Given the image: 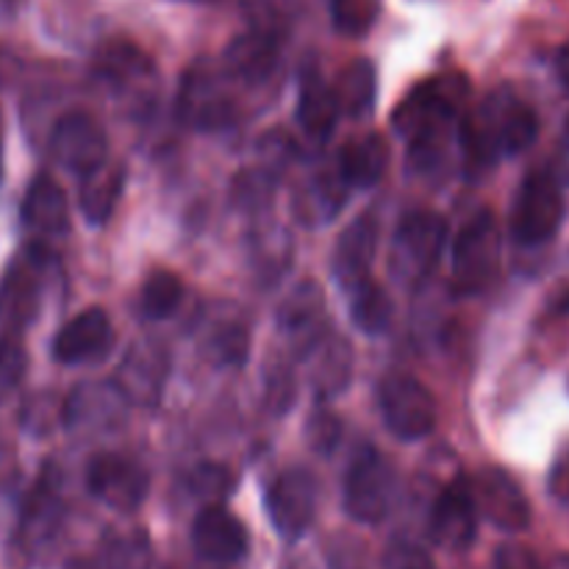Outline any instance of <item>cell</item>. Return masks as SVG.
Segmentation results:
<instances>
[{
    "instance_id": "cell-1",
    "label": "cell",
    "mask_w": 569,
    "mask_h": 569,
    "mask_svg": "<svg viewBox=\"0 0 569 569\" xmlns=\"http://www.w3.org/2000/svg\"><path fill=\"white\" fill-rule=\"evenodd\" d=\"M470 81L459 72L422 81L395 109L392 126L409 142L411 161L433 167L445 153L448 137L465 117Z\"/></svg>"
},
{
    "instance_id": "cell-2",
    "label": "cell",
    "mask_w": 569,
    "mask_h": 569,
    "mask_svg": "<svg viewBox=\"0 0 569 569\" xmlns=\"http://www.w3.org/2000/svg\"><path fill=\"white\" fill-rule=\"evenodd\" d=\"M459 133L467 161L492 167L503 156H517L537 142L539 117L511 89H495L481 106L465 111Z\"/></svg>"
},
{
    "instance_id": "cell-3",
    "label": "cell",
    "mask_w": 569,
    "mask_h": 569,
    "mask_svg": "<svg viewBox=\"0 0 569 569\" xmlns=\"http://www.w3.org/2000/svg\"><path fill=\"white\" fill-rule=\"evenodd\" d=\"M445 239H448V226L437 211L417 209L403 214L395 228L392 250H389V276L395 278V283L406 289L422 287L439 264Z\"/></svg>"
},
{
    "instance_id": "cell-4",
    "label": "cell",
    "mask_w": 569,
    "mask_h": 569,
    "mask_svg": "<svg viewBox=\"0 0 569 569\" xmlns=\"http://www.w3.org/2000/svg\"><path fill=\"white\" fill-rule=\"evenodd\" d=\"M178 117L194 131H226L237 122L231 78L211 61H194L178 89Z\"/></svg>"
},
{
    "instance_id": "cell-5",
    "label": "cell",
    "mask_w": 569,
    "mask_h": 569,
    "mask_svg": "<svg viewBox=\"0 0 569 569\" xmlns=\"http://www.w3.org/2000/svg\"><path fill=\"white\" fill-rule=\"evenodd\" d=\"M561 222H565L561 183L550 170H531L517 189L511 206V237L522 248H537L559 233Z\"/></svg>"
},
{
    "instance_id": "cell-6",
    "label": "cell",
    "mask_w": 569,
    "mask_h": 569,
    "mask_svg": "<svg viewBox=\"0 0 569 569\" xmlns=\"http://www.w3.org/2000/svg\"><path fill=\"white\" fill-rule=\"evenodd\" d=\"M500 237L498 217L492 211H478L461 228L453 242V281L465 295H478L492 287L500 272Z\"/></svg>"
},
{
    "instance_id": "cell-7",
    "label": "cell",
    "mask_w": 569,
    "mask_h": 569,
    "mask_svg": "<svg viewBox=\"0 0 569 569\" xmlns=\"http://www.w3.org/2000/svg\"><path fill=\"white\" fill-rule=\"evenodd\" d=\"M395 500V470L378 450L367 448L345 476V511L359 522H381Z\"/></svg>"
},
{
    "instance_id": "cell-8",
    "label": "cell",
    "mask_w": 569,
    "mask_h": 569,
    "mask_svg": "<svg viewBox=\"0 0 569 569\" xmlns=\"http://www.w3.org/2000/svg\"><path fill=\"white\" fill-rule=\"evenodd\" d=\"M378 400H381L383 420L395 437L415 442L437 428V400L431 389L422 387L417 378L400 376V372L387 376L378 387Z\"/></svg>"
},
{
    "instance_id": "cell-9",
    "label": "cell",
    "mask_w": 569,
    "mask_h": 569,
    "mask_svg": "<svg viewBox=\"0 0 569 569\" xmlns=\"http://www.w3.org/2000/svg\"><path fill=\"white\" fill-rule=\"evenodd\" d=\"M470 492L478 515L487 517L495 528L520 533L531 526V503L520 483L500 467H483L470 478Z\"/></svg>"
},
{
    "instance_id": "cell-10",
    "label": "cell",
    "mask_w": 569,
    "mask_h": 569,
    "mask_svg": "<svg viewBox=\"0 0 569 569\" xmlns=\"http://www.w3.org/2000/svg\"><path fill=\"white\" fill-rule=\"evenodd\" d=\"M50 153L67 170L89 176L109 159V139L103 126L83 111H70L50 133Z\"/></svg>"
},
{
    "instance_id": "cell-11",
    "label": "cell",
    "mask_w": 569,
    "mask_h": 569,
    "mask_svg": "<svg viewBox=\"0 0 569 569\" xmlns=\"http://www.w3.org/2000/svg\"><path fill=\"white\" fill-rule=\"evenodd\" d=\"M87 487L100 503L117 511H133L144 503L150 489L142 465L120 453H98L87 467Z\"/></svg>"
},
{
    "instance_id": "cell-12",
    "label": "cell",
    "mask_w": 569,
    "mask_h": 569,
    "mask_svg": "<svg viewBox=\"0 0 569 569\" xmlns=\"http://www.w3.org/2000/svg\"><path fill=\"white\" fill-rule=\"evenodd\" d=\"M170 376V353L159 339H139L114 372V389L122 400L153 406Z\"/></svg>"
},
{
    "instance_id": "cell-13",
    "label": "cell",
    "mask_w": 569,
    "mask_h": 569,
    "mask_svg": "<svg viewBox=\"0 0 569 569\" xmlns=\"http://www.w3.org/2000/svg\"><path fill=\"white\" fill-rule=\"evenodd\" d=\"M267 511L283 539L295 542L311 528L317 515V483L309 472H281L267 489Z\"/></svg>"
},
{
    "instance_id": "cell-14",
    "label": "cell",
    "mask_w": 569,
    "mask_h": 569,
    "mask_svg": "<svg viewBox=\"0 0 569 569\" xmlns=\"http://www.w3.org/2000/svg\"><path fill=\"white\" fill-rule=\"evenodd\" d=\"M478 533V511L476 500L470 492V478H456L453 483L442 489L431 509V520H428V537L433 545L445 550H461L470 548L476 542Z\"/></svg>"
},
{
    "instance_id": "cell-15",
    "label": "cell",
    "mask_w": 569,
    "mask_h": 569,
    "mask_svg": "<svg viewBox=\"0 0 569 569\" xmlns=\"http://www.w3.org/2000/svg\"><path fill=\"white\" fill-rule=\"evenodd\" d=\"M44 250L33 248L14 259L0 281V322L6 328H22L37 317L42 300Z\"/></svg>"
},
{
    "instance_id": "cell-16",
    "label": "cell",
    "mask_w": 569,
    "mask_h": 569,
    "mask_svg": "<svg viewBox=\"0 0 569 569\" xmlns=\"http://www.w3.org/2000/svg\"><path fill=\"white\" fill-rule=\"evenodd\" d=\"M378 244V222L372 214H361L339 233L337 248H333V278L345 292H353L361 283L370 281L372 259H376Z\"/></svg>"
},
{
    "instance_id": "cell-17",
    "label": "cell",
    "mask_w": 569,
    "mask_h": 569,
    "mask_svg": "<svg viewBox=\"0 0 569 569\" xmlns=\"http://www.w3.org/2000/svg\"><path fill=\"white\" fill-rule=\"evenodd\" d=\"M248 531L222 506H206L192 526V545L200 559L214 565H233L248 553Z\"/></svg>"
},
{
    "instance_id": "cell-18",
    "label": "cell",
    "mask_w": 569,
    "mask_h": 569,
    "mask_svg": "<svg viewBox=\"0 0 569 569\" xmlns=\"http://www.w3.org/2000/svg\"><path fill=\"white\" fill-rule=\"evenodd\" d=\"M114 342L111 320L103 309H87L59 328L53 339V356L61 365H78L103 356Z\"/></svg>"
},
{
    "instance_id": "cell-19",
    "label": "cell",
    "mask_w": 569,
    "mask_h": 569,
    "mask_svg": "<svg viewBox=\"0 0 569 569\" xmlns=\"http://www.w3.org/2000/svg\"><path fill=\"white\" fill-rule=\"evenodd\" d=\"M278 326L298 345L311 348L326 333V295L317 281H300L278 309Z\"/></svg>"
},
{
    "instance_id": "cell-20",
    "label": "cell",
    "mask_w": 569,
    "mask_h": 569,
    "mask_svg": "<svg viewBox=\"0 0 569 569\" xmlns=\"http://www.w3.org/2000/svg\"><path fill=\"white\" fill-rule=\"evenodd\" d=\"M281 61V42L264 37V33H239L222 53V70L231 81L264 83L272 78Z\"/></svg>"
},
{
    "instance_id": "cell-21",
    "label": "cell",
    "mask_w": 569,
    "mask_h": 569,
    "mask_svg": "<svg viewBox=\"0 0 569 569\" xmlns=\"http://www.w3.org/2000/svg\"><path fill=\"white\" fill-rule=\"evenodd\" d=\"M61 517H64V503H61L59 495V478L48 467L37 481V487H33V492L28 495L26 506H22L20 539L28 548H42L59 531Z\"/></svg>"
},
{
    "instance_id": "cell-22",
    "label": "cell",
    "mask_w": 569,
    "mask_h": 569,
    "mask_svg": "<svg viewBox=\"0 0 569 569\" xmlns=\"http://www.w3.org/2000/svg\"><path fill=\"white\" fill-rule=\"evenodd\" d=\"M303 353L306 361H309L311 387L320 398H333V395L348 389L350 372H353V356H350V345L342 337L322 333Z\"/></svg>"
},
{
    "instance_id": "cell-23",
    "label": "cell",
    "mask_w": 569,
    "mask_h": 569,
    "mask_svg": "<svg viewBox=\"0 0 569 569\" xmlns=\"http://www.w3.org/2000/svg\"><path fill=\"white\" fill-rule=\"evenodd\" d=\"M348 183L337 170H317L295 189L292 209L303 226H320V222L333 220L345 203Z\"/></svg>"
},
{
    "instance_id": "cell-24",
    "label": "cell",
    "mask_w": 569,
    "mask_h": 569,
    "mask_svg": "<svg viewBox=\"0 0 569 569\" xmlns=\"http://www.w3.org/2000/svg\"><path fill=\"white\" fill-rule=\"evenodd\" d=\"M22 226L39 237H53L70 226L67 194L50 176H37L22 198Z\"/></svg>"
},
{
    "instance_id": "cell-25",
    "label": "cell",
    "mask_w": 569,
    "mask_h": 569,
    "mask_svg": "<svg viewBox=\"0 0 569 569\" xmlns=\"http://www.w3.org/2000/svg\"><path fill=\"white\" fill-rule=\"evenodd\" d=\"M339 120L337 98L331 92V83L320 76L317 70H306L303 81H300V98H298V122L306 131V137L326 142L331 137L333 126Z\"/></svg>"
},
{
    "instance_id": "cell-26",
    "label": "cell",
    "mask_w": 569,
    "mask_h": 569,
    "mask_svg": "<svg viewBox=\"0 0 569 569\" xmlns=\"http://www.w3.org/2000/svg\"><path fill=\"white\" fill-rule=\"evenodd\" d=\"M337 167L348 187H372L389 167V142L381 133H365L345 144Z\"/></svg>"
},
{
    "instance_id": "cell-27",
    "label": "cell",
    "mask_w": 569,
    "mask_h": 569,
    "mask_svg": "<svg viewBox=\"0 0 569 569\" xmlns=\"http://www.w3.org/2000/svg\"><path fill=\"white\" fill-rule=\"evenodd\" d=\"M98 76L109 87L128 92L153 78V61L131 42H109L98 53Z\"/></svg>"
},
{
    "instance_id": "cell-28",
    "label": "cell",
    "mask_w": 569,
    "mask_h": 569,
    "mask_svg": "<svg viewBox=\"0 0 569 569\" xmlns=\"http://www.w3.org/2000/svg\"><path fill=\"white\" fill-rule=\"evenodd\" d=\"M122 189H126V170H122L120 164H103L94 172H89V176H83L81 194H78V206H81L83 217H87L92 226L109 222L117 203H120Z\"/></svg>"
},
{
    "instance_id": "cell-29",
    "label": "cell",
    "mask_w": 569,
    "mask_h": 569,
    "mask_svg": "<svg viewBox=\"0 0 569 569\" xmlns=\"http://www.w3.org/2000/svg\"><path fill=\"white\" fill-rule=\"evenodd\" d=\"M331 92L337 98L339 114L365 117L376 106V67L367 59H356L339 70L337 81L331 83Z\"/></svg>"
},
{
    "instance_id": "cell-30",
    "label": "cell",
    "mask_w": 569,
    "mask_h": 569,
    "mask_svg": "<svg viewBox=\"0 0 569 569\" xmlns=\"http://www.w3.org/2000/svg\"><path fill=\"white\" fill-rule=\"evenodd\" d=\"M350 315L365 333H383L392 322V298L370 278L350 292Z\"/></svg>"
},
{
    "instance_id": "cell-31",
    "label": "cell",
    "mask_w": 569,
    "mask_h": 569,
    "mask_svg": "<svg viewBox=\"0 0 569 569\" xmlns=\"http://www.w3.org/2000/svg\"><path fill=\"white\" fill-rule=\"evenodd\" d=\"M244 14L250 20V31L281 42L298 20V0H248Z\"/></svg>"
},
{
    "instance_id": "cell-32",
    "label": "cell",
    "mask_w": 569,
    "mask_h": 569,
    "mask_svg": "<svg viewBox=\"0 0 569 569\" xmlns=\"http://www.w3.org/2000/svg\"><path fill=\"white\" fill-rule=\"evenodd\" d=\"M150 561H153L150 539L139 528L111 533L109 539H103L106 569H150Z\"/></svg>"
},
{
    "instance_id": "cell-33",
    "label": "cell",
    "mask_w": 569,
    "mask_h": 569,
    "mask_svg": "<svg viewBox=\"0 0 569 569\" xmlns=\"http://www.w3.org/2000/svg\"><path fill=\"white\" fill-rule=\"evenodd\" d=\"M183 298V283L176 272L159 270L144 281L142 298H139V306H142V315L150 317V320H164L172 311L181 306Z\"/></svg>"
},
{
    "instance_id": "cell-34",
    "label": "cell",
    "mask_w": 569,
    "mask_h": 569,
    "mask_svg": "<svg viewBox=\"0 0 569 569\" xmlns=\"http://www.w3.org/2000/svg\"><path fill=\"white\" fill-rule=\"evenodd\" d=\"M272 194H276V176H270L261 167L239 172L237 181H233V203H239L242 209H270Z\"/></svg>"
},
{
    "instance_id": "cell-35",
    "label": "cell",
    "mask_w": 569,
    "mask_h": 569,
    "mask_svg": "<svg viewBox=\"0 0 569 569\" xmlns=\"http://www.w3.org/2000/svg\"><path fill=\"white\" fill-rule=\"evenodd\" d=\"M378 17V0H331L333 28L345 37H365Z\"/></svg>"
},
{
    "instance_id": "cell-36",
    "label": "cell",
    "mask_w": 569,
    "mask_h": 569,
    "mask_svg": "<svg viewBox=\"0 0 569 569\" xmlns=\"http://www.w3.org/2000/svg\"><path fill=\"white\" fill-rule=\"evenodd\" d=\"M233 487H237L233 472L228 470V467L214 465V461L200 465L198 470L192 472V478H189V489H192V495L203 498L209 506H220V500L231 498Z\"/></svg>"
},
{
    "instance_id": "cell-37",
    "label": "cell",
    "mask_w": 569,
    "mask_h": 569,
    "mask_svg": "<svg viewBox=\"0 0 569 569\" xmlns=\"http://www.w3.org/2000/svg\"><path fill=\"white\" fill-rule=\"evenodd\" d=\"M250 350V333L244 326H222L217 328L214 337H211L209 353L214 356L217 365L226 367H239L244 365Z\"/></svg>"
},
{
    "instance_id": "cell-38",
    "label": "cell",
    "mask_w": 569,
    "mask_h": 569,
    "mask_svg": "<svg viewBox=\"0 0 569 569\" xmlns=\"http://www.w3.org/2000/svg\"><path fill=\"white\" fill-rule=\"evenodd\" d=\"M67 420V400H61L59 395L42 392L33 395L26 406V426L33 433H50L56 426Z\"/></svg>"
},
{
    "instance_id": "cell-39",
    "label": "cell",
    "mask_w": 569,
    "mask_h": 569,
    "mask_svg": "<svg viewBox=\"0 0 569 569\" xmlns=\"http://www.w3.org/2000/svg\"><path fill=\"white\" fill-rule=\"evenodd\" d=\"M298 398V381L287 365H272L264 378V400L272 415H287Z\"/></svg>"
},
{
    "instance_id": "cell-40",
    "label": "cell",
    "mask_w": 569,
    "mask_h": 569,
    "mask_svg": "<svg viewBox=\"0 0 569 569\" xmlns=\"http://www.w3.org/2000/svg\"><path fill=\"white\" fill-rule=\"evenodd\" d=\"M26 367L28 359L20 342H0V403L20 387Z\"/></svg>"
},
{
    "instance_id": "cell-41",
    "label": "cell",
    "mask_w": 569,
    "mask_h": 569,
    "mask_svg": "<svg viewBox=\"0 0 569 569\" xmlns=\"http://www.w3.org/2000/svg\"><path fill=\"white\" fill-rule=\"evenodd\" d=\"M306 437H309L311 448L320 450V453H331L337 448L339 437H342V422H339L337 415L331 411H317L309 420V428H306Z\"/></svg>"
},
{
    "instance_id": "cell-42",
    "label": "cell",
    "mask_w": 569,
    "mask_h": 569,
    "mask_svg": "<svg viewBox=\"0 0 569 569\" xmlns=\"http://www.w3.org/2000/svg\"><path fill=\"white\" fill-rule=\"evenodd\" d=\"M383 567L387 569H437L431 556L411 542H395L392 548L387 550Z\"/></svg>"
},
{
    "instance_id": "cell-43",
    "label": "cell",
    "mask_w": 569,
    "mask_h": 569,
    "mask_svg": "<svg viewBox=\"0 0 569 569\" xmlns=\"http://www.w3.org/2000/svg\"><path fill=\"white\" fill-rule=\"evenodd\" d=\"M287 259H289V237L281 231L264 233L259 239V261L261 270L272 267V272L287 270Z\"/></svg>"
},
{
    "instance_id": "cell-44",
    "label": "cell",
    "mask_w": 569,
    "mask_h": 569,
    "mask_svg": "<svg viewBox=\"0 0 569 569\" xmlns=\"http://www.w3.org/2000/svg\"><path fill=\"white\" fill-rule=\"evenodd\" d=\"M495 569H545L542 561L522 545H503L495 556Z\"/></svg>"
},
{
    "instance_id": "cell-45",
    "label": "cell",
    "mask_w": 569,
    "mask_h": 569,
    "mask_svg": "<svg viewBox=\"0 0 569 569\" xmlns=\"http://www.w3.org/2000/svg\"><path fill=\"white\" fill-rule=\"evenodd\" d=\"M548 487H550V495H553L559 503L569 506V448L561 450L559 459H556L553 470H550V478H548Z\"/></svg>"
},
{
    "instance_id": "cell-46",
    "label": "cell",
    "mask_w": 569,
    "mask_h": 569,
    "mask_svg": "<svg viewBox=\"0 0 569 569\" xmlns=\"http://www.w3.org/2000/svg\"><path fill=\"white\" fill-rule=\"evenodd\" d=\"M550 172H553L559 183H569V117L565 120V128H561L559 148H556V161Z\"/></svg>"
},
{
    "instance_id": "cell-47",
    "label": "cell",
    "mask_w": 569,
    "mask_h": 569,
    "mask_svg": "<svg viewBox=\"0 0 569 569\" xmlns=\"http://www.w3.org/2000/svg\"><path fill=\"white\" fill-rule=\"evenodd\" d=\"M556 70H559L561 83L569 89V42L559 50V59H556Z\"/></svg>"
},
{
    "instance_id": "cell-48",
    "label": "cell",
    "mask_w": 569,
    "mask_h": 569,
    "mask_svg": "<svg viewBox=\"0 0 569 569\" xmlns=\"http://www.w3.org/2000/svg\"><path fill=\"white\" fill-rule=\"evenodd\" d=\"M67 569H106V567L94 565V561H87V559H76V561H70V567Z\"/></svg>"
},
{
    "instance_id": "cell-49",
    "label": "cell",
    "mask_w": 569,
    "mask_h": 569,
    "mask_svg": "<svg viewBox=\"0 0 569 569\" xmlns=\"http://www.w3.org/2000/svg\"><path fill=\"white\" fill-rule=\"evenodd\" d=\"M0 172H3V153H0Z\"/></svg>"
}]
</instances>
